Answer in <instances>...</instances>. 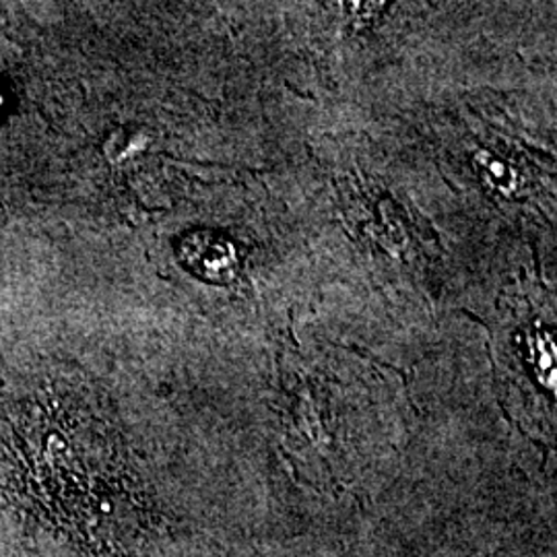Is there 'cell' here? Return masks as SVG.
Instances as JSON below:
<instances>
[{
  "mask_svg": "<svg viewBox=\"0 0 557 557\" xmlns=\"http://www.w3.org/2000/svg\"><path fill=\"white\" fill-rule=\"evenodd\" d=\"M180 260L197 277L209 283H230L238 275V255L234 244L211 232H195L182 239Z\"/></svg>",
  "mask_w": 557,
  "mask_h": 557,
  "instance_id": "obj_1",
  "label": "cell"
},
{
  "mask_svg": "<svg viewBox=\"0 0 557 557\" xmlns=\"http://www.w3.org/2000/svg\"><path fill=\"white\" fill-rule=\"evenodd\" d=\"M535 356H537L539 379L545 386H556V347L547 335L535 338Z\"/></svg>",
  "mask_w": 557,
  "mask_h": 557,
  "instance_id": "obj_2",
  "label": "cell"
},
{
  "mask_svg": "<svg viewBox=\"0 0 557 557\" xmlns=\"http://www.w3.org/2000/svg\"><path fill=\"white\" fill-rule=\"evenodd\" d=\"M479 161H483L485 165H487V178L494 180L496 184H498L499 188H512V184L506 180V165L504 163H499V161H490L483 160L481 156H479Z\"/></svg>",
  "mask_w": 557,
  "mask_h": 557,
  "instance_id": "obj_3",
  "label": "cell"
},
{
  "mask_svg": "<svg viewBox=\"0 0 557 557\" xmlns=\"http://www.w3.org/2000/svg\"><path fill=\"white\" fill-rule=\"evenodd\" d=\"M0 108H2V94H0Z\"/></svg>",
  "mask_w": 557,
  "mask_h": 557,
  "instance_id": "obj_4",
  "label": "cell"
}]
</instances>
